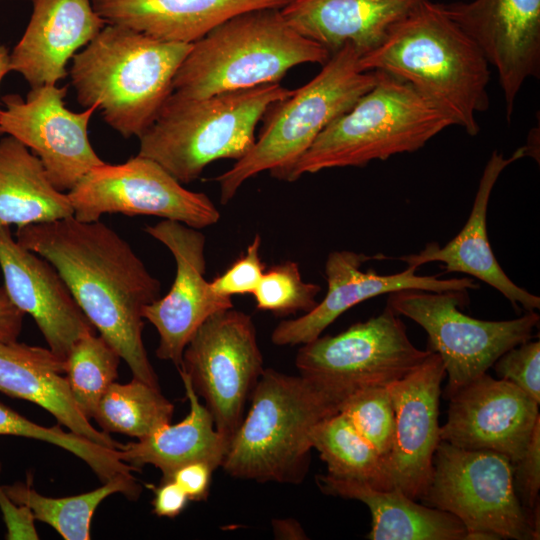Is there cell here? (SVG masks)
<instances>
[{
	"label": "cell",
	"mask_w": 540,
	"mask_h": 540,
	"mask_svg": "<svg viewBox=\"0 0 540 540\" xmlns=\"http://www.w3.org/2000/svg\"><path fill=\"white\" fill-rule=\"evenodd\" d=\"M33 11L21 39L10 52L11 71L31 88L56 85L66 65L107 24L91 0H33Z\"/></svg>",
	"instance_id": "obj_21"
},
{
	"label": "cell",
	"mask_w": 540,
	"mask_h": 540,
	"mask_svg": "<svg viewBox=\"0 0 540 540\" xmlns=\"http://www.w3.org/2000/svg\"><path fill=\"white\" fill-rule=\"evenodd\" d=\"M261 237L256 234L246 251L221 275L209 282L212 291L219 296L253 294L265 271L260 258Z\"/></svg>",
	"instance_id": "obj_37"
},
{
	"label": "cell",
	"mask_w": 540,
	"mask_h": 540,
	"mask_svg": "<svg viewBox=\"0 0 540 540\" xmlns=\"http://www.w3.org/2000/svg\"><path fill=\"white\" fill-rule=\"evenodd\" d=\"M29 1H33V0H29Z\"/></svg>",
	"instance_id": "obj_45"
},
{
	"label": "cell",
	"mask_w": 540,
	"mask_h": 540,
	"mask_svg": "<svg viewBox=\"0 0 540 540\" xmlns=\"http://www.w3.org/2000/svg\"><path fill=\"white\" fill-rule=\"evenodd\" d=\"M67 195L73 216L84 222L120 213L161 217L200 230L220 219L205 193L186 189L156 161L138 154L121 164L92 168Z\"/></svg>",
	"instance_id": "obj_13"
},
{
	"label": "cell",
	"mask_w": 540,
	"mask_h": 540,
	"mask_svg": "<svg viewBox=\"0 0 540 540\" xmlns=\"http://www.w3.org/2000/svg\"><path fill=\"white\" fill-rule=\"evenodd\" d=\"M452 125L408 83L381 72L378 82L318 135L281 180L414 152Z\"/></svg>",
	"instance_id": "obj_8"
},
{
	"label": "cell",
	"mask_w": 540,
	"mask_h": 540,
	"mask_svg": "<svg viewBox=\"0 0 540 540\" xmlns=\"http://www.w3.org/2000/svg\"><path fill=\"white\" fill-rule=\"evenodd\" d=\"M10 71V52L6 46L0 44V84L5 75ZM1 111L2 109L0 108V114Z\"/></svg>",
	"instance_id": "obj_44"
},
{
	"label": "cell",
	"mask_w": 540,
	"mask_h": 540,
	"mask_svg": "<svg viewBox=\"0 0 540 540\" xmlns=\"http://www.w3.org/2000/svg\"><path fill=\"white\" fill-rule=\"evenodd\" d=\"M513 464V486L527 513L539 522L540 421L537 422L522 457Z\"/></svg>",
	"instance_id": "obj_38"
},
{
	"label": "cell",
	"mask_w": 540,
	"mask_h": 540,
	"mask_svg": "<svg viewBox=\"0 0 540 540\" xmlns=\"http://www.w3.org/2000/svg\"><path fill=\"white\" fill-rule=\"evenodd\" d=\"M346 397L300 374L264 368L221 467L242 480L302 482L309 467L313 427L339 412Z\"/></svg>",
	"instance_id": "obj_3"
},
{
	"label": "cell",
	"mask_w": 540,
	"mask_h": 540,
	"mask_svg": "<svg viewBox=\"0 0 540 540\" xmlns=\"http://www.w3.org/2000/svg\"><path fill=\"white\" fill-rule=\"evenodd\" d=\"M495 372L540 403V342L525 341L502 354Z\"/></svg>",
	"instance_id": "obj_36"
},
{
	"label": "cell",
	"mask_w": 540,
	"mask_h": 540,
	"mask_svg": "<svg viewBox=\"0 0 540 540\" xmlns=\"http://www.w3.org/2000/svg\"><path fill=\"white\" fill-rule=\"evenodd\" d=\"M0 267L8 297L33 318L56 356L65 360L79 338L96 332L55 267L1 225Z\"/></svg>",
	"instance_id": "obj_20"
},
{
	"label": "cell",
	"mask_w": 540,
	"mask_h": 540,
	"mask_svg": "<svg viewBox=\"0 0 540 540\" xmlns=\"http://www.w3.org/2000/svg\"><path fill=\"white\" fill-rule=\"evenodd\" d=\"M177 369L188 376L216 429L230 441L264 370L252 318L233 307L209 317L187 343Z\"/></svg>",
	"instance_id": "obj_11"
},
{
	"label": "cell",
	"mask_w": 540,
	"mask_h": 540,
	"mask_svg": "<svg viewBox=\"0 0 540 540\" xmlns=\"http://www.w3.org/2000/svg\"><path fill=\"white\" fill-rule=\"evenodd\" d=\"M11 435L40 440L56 445L80 458L100 479L107 482L119 474H130L134 468L123 462L118 449L92 442L59 426L36 424L0 403V436Z\"/></svg>",
	"instance_id": "obj_33"
},
{
	"label": "cell",
	"mask_w": 540,
	"mask_h": 540,
	"mask_svg": "<svg viewBox=\"0 0 540 540\" xmlns=\"http://www.w3.org/2000/svg\"><path fill=\"white\" fill-rule=\"evenodd\" d=\"M373 257L349 250L329 253L325 263V297L301 317L281 321L272 331V343L294 346L311 342L344 312L382 294L404 289L467 292L479 288L471 278L439 279L417 275L414 266L390 275L378 274L373 269L364 271L362 265Z\"/></svg>",
	"instance_id": "obj_19"
},
{
	"label": "cell",
	"mask_w": 540,
	"mask_h": 540,
	"mask_svg": "<svg viewBox=\"0 0 540 540\" xmlns=\"http://www.w3.org/2000/svg\"><path fill=\"white\" fill-rule=\"evenodd\" d=\"M473 40L499 77L506 117L525 81L540 72V0H473L441 3Z\"/></svg>",
	"instance_id": "obj_17"
},
{
	"label": "cell",
	"mask_w": 540,
	"mask_h": 540,
	"mask_svg": "<svg viewBox=\"0 0 540 540\" xmlns=\"http://www.w3.org/2000/svg\"><path fill=\"white\" fill-rule=\"evenodd\" d=\"M214 470L207 462L194 461L176 469L168 479L175 481L186 493L189 500L203 501L209 494Z\"/></svg>",
	"instance_id": "obj_39"
},
{
	"label": "cell",
	"mask_w": 540,
	"mask_h": 540,
	"mask_svg": "<svg viewBox=\"0 0 540 540\" xmlns=\"http://www.w3.org/2000/svg\"><path fill=\"white\" fill-rule=\"evenodd\" d=\"M289 0H91L107 24L128 27L165 42L193 44L246 11L283 8Z\"/></svg>",
	"instance_id": "obj_25"
},
{
	"label": "cell",
	"mask_w": 540,
	"mask_h": 540,
	"mask_svg": "<svg viewBox=\"0 0 540 540\" xmlns=\"http://www.w3.org/2000/svg\"><path fill=\"white\" fill-rule=\"evenodd\" d=\"M421 500L456 516L468 540L539 539V522L522 507L514 490L511 460L494 451L440 441Z\"/></svg>",
	"instance_id": "obj_9"
},
{
	"label": "cell",
	"mask_w": 540,
	"mask_h": 540,
	"mask_svg": "<svg viewBox=\"0 0 540 540\" xmlns=\"http://www.w3.org/2000/svg\"><path fill=\"white\" fill-rule=\"evenodd\" d=\"M320 291L318 284L302 279L296 262L284 261L264 271L252 295L257 309L285 316L311 311Z\"/></svg>",
	"instance_id": "obj_35"
},
{
	"label": "cell",
	"mask_w": 540,
	"mask_h": 540,
	"mask_svg": "<svg viewBox=\"0 0 540 540\" xmlns=\"http://www.w3.org/2000/svg\"><path fill=\"white\" fill-rule=\"evenodd\" d=\"M445 370L433 352L415 370L387 385L395 415V432L386 470L392 488L422 499L428 488L439 444L441 383Z\"/></svg>",
	"instance_id": "obj_18"
},
{
	"label": "cell",
	"mask_w": 540,
	"mask_h": 540,
	"mask_svg": "<svg viewBox=\"0 0 540 540\" xmlns=\"http://www.w3.org/2000/svg\"><path fill=\"white\" fill-rule=\"evenodd\" d=\"M154 492L153 513L159 517L174 518L186 508L189 498L172 479L161 480L158 486L148 484Z\"/></svg>",
	"instance_id": "obj_41"
},
{
	"label": "cell",
	"mask_w": 540,
	"mask_h": 540,
	"mask_svg": "<svg viewBox=\"0 0 540 540\" xmlns=\"http://www.w3.org/2000/svg\"><path fill=\"white\" fill-rule=\"evenodd\" d=\"M24 313L10 300L3 287H0V341H16L21 333Z\"/></svg>",
	"instance_id": "obj_42"
},
{
	"label": "cell",
	"mask_w": 540,
	"mask_h": 540,
	"mask_svg": "<svg viewBox=\"0 0 540 540\" xmlns=\"http://www.w3.org/2000/svg\"><path fill=\"white\" fill-rule=\"evenodd\" d=\"M359 58L353 45H344L313 79L269 108L251 149L214 179L221 204L230 202L244 182L261 172L281 180L318 135L378 82L381 72L362 70Z\"/></svg>",
	"instance_id": "obj_7"
},
{
	"label": "cell",
	"mask_w": 540,
	"mask_h": 540,
	"mask_svg": "<svg viewBox=\"0 0 540 540\" xmlns=\"http://www.w3.org/2000/svg\"><path fill=\"white\" fill-rule=\"evenodd\" d=\"M428 1L433 0H289L280 11L295 31L330 54L351 44L361 56Z\"/></svg>",
	"instance_id": "obj_23"
},
{
	"label": "cell",
	"mask_w": 540,
	"mask_h": 540,
	"mask_svg": "<svg viewBox=\"0 0 540 540\" xmlns=\"http://www.w3.org/2000/svg\"><path fill=\"white\" fill-rule=\"evenodd\" d=\"M448 399L440 440L463 449L494 451L512 463L522 457L540 421L535 400L513 383L487 372Z\"/></svg>",
	"instance_id": "obj_16"
},
{
	"label": "cell",
	"mask_w": 540,
	"mask_h": 540,
	"mask_svg": "<svg viewBox=\"0 0 540 540\" xmlns=\"http://www.w3.org/2000/svg\"><path fill=\"white\" fill-rule=\"evenodd\" d=\"M145 232L169 249L176 275L165 296L143 307L142 317L159 334L156 356L178 368L197 329L215 313L232 308V298L216 295L204 277L206 237L199 229L164 219Z\"/></svg>",
	"instance_id": "obj_15"
},
{
	"label": "cell",
	"mask_w": 540,
	"mask_h": 540,
	"mask_svg": "<svg viewBox=\"0 0 540 540\" xmlns=\"http://www.w3.org/2000/svg\"><path fill=\"white\" fill-rule=\"evenodd\" d=\"M291 92L279 82L201 98L172 92L139 137L138 155L156 161L181 184L192 183L210 163L242 158L256 140L258 122Z\"/></svg>",
	"instance_id": "obj_5"
},
{
	"label": "cell",
	"mask_w": 540,
	"mask_h": 540,
	"mask_svg": "<svg viewBox=\"0 0 540 540\" xmlns=\"http://www.w3.org/2000/svg\"><path fill=\"white\" fill-rule=\"evenodd\" d=\"M65 375V360L49 348L0 341V392L40 406L75 434L119 449L120 443L96 429L78 409Z\"/></svg>",
	"instance_id": "obj_24"
},
{
	"label": "cell",
	"mask_w": 540,
	"mask_h": 540,
	"mask_svg": "<svg viewBox=\"0 0 540 540\" xmlns=\"http://www.w3.org/2000/svg\"><path fill=\"white\" fill-rule=\"evenodd\" d=\"M310 442L326 463L327 474L392 489L384 459L342 413L319 421L311 431Z\"/></svg>",
	"instance_id": "obj_30"
},
{
	"label": "cell",
	"mask_w": 540,
	"mask_h": 540,
	"mask_svg": "<svg viewBox=\"0 0 540 540\" xmlns=\"http://www.w3.org/2000/svg\"><path fill=\"white\" fill-rule=\"evenodd\" d=\"M331 54L295 31L280 9H254L221 23L192 47L173 79V92L201 98L279 82L293 67L324 64Z\"/></svg>",
	"instance_id": "obj_6"
},
{
	"label": "cell",
	"mask_w": 540,
	"mask_h": 540,
	"mask_svg": "<svg viewBox=\"0 0 540 540\" xmlns=\"http://www.w3.org/2000/svg\"><path fill=\"white\" fill-rule=\"evenodd\" d=\"M120 355L96 332L79 338L69 351L66 379L78 409L93 418L99 401L118 377Z\"/></svg>",
	"instance_id": "obj_32"
},
{
	"label": "cell",
	"mask_w": 540,
	"mask_h": 540,
	"mask_svg": "<svg viewBox=\"0 0 540 540\" xmlns=\"http://www.w3.org/2000/svg\"><path fill=\"white\" fill-rule=\"evenodd\" d=\"M359 66L408 83L453 125L472 136L479 132L476 115L489 106L490 65L441 3L418 6L360 56Z\"/></svg>",
	"instance_id": "obj_2"
},
{
	"label": "cell",
	"mask_w": 540,
	"mask_h": 540,
	"mask_svg": "<svg viewBox=\"0 0 540 540\" xmlns=\"http://www.w3.org/2000/svg\"><path fill=\"white\" fill-rule=\"evenodd\" d=\"M179 371L189 413L176 424H165L138 441L121 444L120 458L137 471L153 465L162 472V480L190 462L204 461L214 469L220 467L226 455L229 439L215 427L210 411L196 394L190 379Z\"/></svg>",
	"instance_id": "obj_27"
},
{
	"label": "cell",
	"mask_w": 540,
	"mask_h": 540,
	"mask_svg": "<svg viewBox=\"0 0 540 540\" xmlns=\"http://www.w3.org/2000/svg\"><path fill=\"white\" fill-rule=\"evenodd\" d=\"M69 216V197L55 188L41 160L16 138H1L0 225L20 228Z\"/></svg>",
	"instance_id": "obj_28"
},
{
	"label": "cell",
	"mask_w": 540,
	"mask_h": 540,
	"mask_svg": "<svg viewBox=\"0 0 540 540\" xmlns=\"http://www.w3.org/2000/svg\"><path fill=\"white\" fill-rule=\"evenodd\" d=\"M339 412L386 461L391 453L395 415L387 386H367L352 391L340 404Z\"/></svg>",
	"instance_id": "obj_34"
},
{
	"label": "cell",
	"mask_w": 540,
	"mask_h": 540,
	"mask_svg": "<svg viewBox=\"0 0 540 540\" xmlns=\"http://www.w3.org/2000/svg\"><path fill=\"white\" fill-rule=\"evenodd\" d=\"M273 530L277 538L305 539L307 537L300 524L293 519H278L273 521Z\"/></svg>",
	"instance_id": "obj_43"
},
{
	"label": "cell",
	"mask_w": 540,
	"mask_h": 540,
	"mask_svg": "<svg viewBox=\"0 0 540 540\" xmlns=\"http://www.w3.org/2000/svg\"><path fill=\"white\" fill-rule=\"evenodd\" d=\"M3 490L12 501L27 506L35 520L50 525L65 540H89L92 518L100 503L116 493L136 500L142 487L132 473L119 474L95 490L60 498L44 496L22 482L3 486Z\"/></svg>",
	"instance_id": "obj_29"
},
{
	"label": "cell",
	"mask_w": 540,
	"mask_h": 540,
	"mask_svg": "<svg viewBox=\"0 0 540 540\" xmlns=\"http://www.w3.org/2000/svg\"><path fill=\"white\" fill-rule=\"evenodd\" d=\"M467 292L404 289L389 293L387 307L410 318L428 334L430 350L443 363L448 383L444 396L486 373L509 349L530 340L539 315L501 321L480 320L460 311Z\"/></svg>",
	"instance_id": "obj_10"
},
{
	"label": "cell",
	"mask_w": 540,
	"mask_h": 540,
	"mask_svg": "<svg viewBox=\"0 0 540 540\" xmlns=\"http://www.w3.org/2000/svg\"><path fill=\"white\" fill-rule=\"evenodd\" d=\"M319 489L327 495L354 499L370 510L371 540H468L463 523L449 512L416 503L397 488L378 489L367 483L316 476Z\"/></svg>",
	"instance_id": "obj_26"
},
{
	"label": "cell",
	"mask_w": 540,
	"mask_h": 540,
	"mask_svg": "<svg viewBox=\"0 0 540 540\" xmlns=\"http://www.w3.org/2000/svg\"><path fill=\"white\" fill-rule=\"evenodd\" d=\"M432 353L410 341L404 322L387 306L336 335L301 345L299 374L346 395L367 386H387L419 367Z\"/></svg>",
	"instance_id": "obj_12"
},
{
	"label": "cell",
	"mask_w": 540,
	"mask_h": 540,
	"mask_svg": "<svg viewBox=\"0 0 540 540\" xmlns=\"http://www.w3.org/2000/svg\"><path fill=\"white\" fill-rule=\"evenodd\" d=\"M174 405L160 391L133 378L113 382L98 403L93 419L106 433H119L138 440L170 423Z\"/></svg>",
	"instance_id": "obj_31"
},
{
	"label": "cell",
	"mask_w": 540,
	"mask_h": 540,
	"mask_svg": "<svg viewBox=\"0 0 540 540\" xmlns=\"http://www.w3.org/2000/svg\"><path fill=\"white\" fill-rule=\"evenodd\" d=\"M191 47L106 24L72 57L77 101L85 108L97 105L124 138H139L172 94L174 76Z\"/></svg>",
	"instance_id": "obj_4"
},
{
	"label": "cell",
	"mask_w": 540,
	"mask_h": 540,
	"mask_svg": "<svg viewBox=\"0 0 540 540\" xmlns=\"http://www.w3.org/2000/svg\"><path fill=\"white\" fill-rule=\"evenodd\" d=\"M16 240L55 267L133 378L159 387L142 338V309L161 296V284L130 244L100 220L74 216L20 227Z\"/></svg>",
	"instance_id": "obj_1"
},
{
	"label": "cell",
	"mask_w": 540,
	"mask_h": 540,
	"mask_svg": "<svg viewBox=\"0 0 540 540\" xmlns=\"http://www.w3.org/2000/svg\"><path fill=\"white\" fill-rule=\"evenodd\" d=\"M66 93L67 86L46 84L31 88L26 99L7 94L0 114V135L12 136L28 147L61 192H69L89 170L105 163L88 137L97 105L79 113L70 111L64 105Z\"/></svg>",
	"instance_id": "obj_14"
},
{
	"label": "cell",
	"mask_w": 540,
	"mask_h": 540,
	"mask_svg": "<svg viewBox=\"0 0 540 540\" xmlns=\"http://www.w3.org/2000/svg\"><path fill=\"white\" fill-rule=\"evenodd\" d=\"M527 146L518 148L510 157L493 151L480 178L469 218L461 231L440 247L431 242L417 254L401 256L408 266L419 267L441 262L448 272H461L477 278L498 290L517 308L527 312L540 308V298L516 285L499 265L487 234V208L490 195L501 172L511 163L528 155Z\"/></svg>",
	"instance_id": "obj_22"
},
{
	"label": "cell",
	"mask_w": 540,
	"mask_h": 540,
	"mask_svg": "<svg viewBox=\"0 0 540 540\" xmlns=\"http://www.w3.org/2000/svg\"><path fill=\"white\" fill-rule=\"evenodd\" d=\"M0 509L5 522L6 539H38L32 511L25 505L12 501L0 486Z\"/></svg>",
	"instance_id": "obj_40"
}]
</instances>
